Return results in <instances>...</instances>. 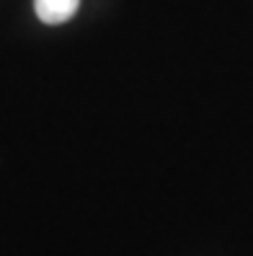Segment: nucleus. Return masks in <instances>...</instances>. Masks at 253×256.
Returning <instances> with one entry per match:
<instances>
[{
    "label": "nucleus",
    "instance_id": "obj_1",
    "mask_svg": "<svg viewBox=\"0 0 253 256\" xmlns=\"http://www.w3.org/2000/svg\"><path fill=\"white\" fill-rule=\"evenodd\" d=\"M80 0H34V10L44 24H65L75 16Z\"/></svg>",
    "mask_w": 253,
    "mask_h": 256
}]
</instances>
